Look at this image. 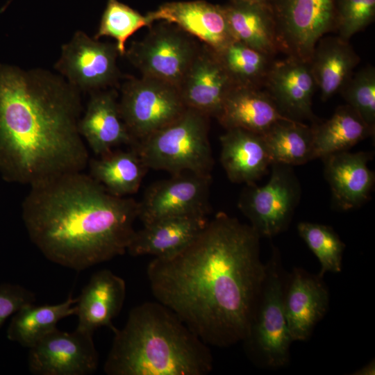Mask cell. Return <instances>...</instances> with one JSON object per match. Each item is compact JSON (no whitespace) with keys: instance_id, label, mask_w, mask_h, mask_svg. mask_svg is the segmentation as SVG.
<instances>
[{"instance_id":"cell-2","label":"cell","mask_w":375,"mask_h":375,"mask_svg":"<svg viewBox=\"0 0 375 375\" xmlns=\"http://www.w3.org/2000/svg\"><path fill=\"white\" fill-rule=\"evenodd\" d=\"M81 92L43 69L0 65V174L32 186L83 172L90 157L78 131Z\"/></svg>"},{"instance_id":"cell-37","label":"cell","mask_w":375,"mask_h":375,"mask_svg":"<svg viewBox=\"0 0 375 375\" xmlns=\"http://www.w3.org/2000/svg\"><path fill=\"white\" fill-rule=\"evenodd\" d=\"M229 1H245L267 3H269V0H229Z\"/></svg>"},{"instance_id":"cell-11","label":"cell","mask_w":375,"mask_h":375,"mask_svg":"<svg viewBox=\"0 0 375 375\" xmlns=\"http://www.w3.org/2000/svg\"><path fill=\"white\" fill-rule=\"evenodd\" d=\"M115 44L99 42L81 31L63 44L55 69L81 92L107 89L119 77Z\"/></svg>"},{"instance_id":"cell-5","label":"cell","mask_w":375,"mask_h":375,"mask_svg":"<svg viewBox=\"0 0 375 375\" xmlns=\"http://www.w3.org/2000/svg\"><path fill=\"white\" fill-rule=\"evenodd\" d=\"M209 118L186 108L176 120L131 147L148 169L171 174L192 172L211 176L213 158L208 140Z\"/></svg>"},{"instance_id":"cell-35","label":"cell","mask_w":375,"mask_h":375,"mask_svg":"<svg viewBox=\"0 0 375 375\" xmlns=\"http://www.w3.org/2000/svg\"><path fill=\"white\" fill-rule=\"evenodd\" d=\"M35 294L17 284L0 285V326L26 304L35 303Z\"/></svg>"},{"instance_id":"cell-32","label":"cell","mask_w":375,"mask_h":375,"mask_svg":"<svg viewBox=\"0 0 375 375\" xmlns=\"http://www.w3.org/2000/svg\"><path fill=\"white\" fill-rule=\"evenodd\" d=\"M297 230L320 263V277L326 272H341L345 244L331 226L302 222L298 224Z\"/></svg>"},{"instance_id":"cell-10","label":"cell","mask_w":375,"mask_h":375,"mask_svg":"<svg viewBox=\"0 0 375 375\" xmlns=\"http://www.w3.org/2000/svg\"><path fill=\"white\" fill-rule=\"evenodd\" d=\"M199 49L191 35L165 22L151 28L141 41L133 42L124 56L143 76L179 88Z\"/></svg>"},{"instance_id":"cell-38","label":"cell","mask_w":375,"mask_h":375,"mask_svg":"<svg viewBox=\"0 0 375 375\" xmlns=\"http://www.w3.org/2000/svg\"><path fill=\"white\" fill-rule=\"evenodd\" d=\"M12 1L13 0H8L6 3H5V5L1 7L0 10V12L5 11Z\"/></svg>"},{"instance_id":"cell-6","label":"cell","mask_w":375,"mask_h":375,"mask_svg":"<svg viewBox=\"0 0 375 375\" xmlns=\"http://www.w3.org/2000/svg\"><path fill=\"white\" fill-rule=\"evenodd\" d=\"M283 276L276 251L266 265L261 293L249 333L242 341L250 358L261 367L276 369L290 360L292 342L284 312Z\"/></svg>"},{"instance_id":"cell-36","label":"cell","mask_w":375,"mask_h":375,"mask_svg":"<svg viewBox=\"0 0 375 375\" xmlns=\"http://www.w3.org/2000/svg\"><path fill=\"white\" fill-rule=\"evenodd\" d=\"M356 372V374H374V362H370Z\"/></svg>"},{"instance_id":"cell-20","label":"cell","mask_w":375,"mask_h":375,"mask_svg":"<svg viewBox=\"0 0 375 375\" xmlns=\"http://www.w3.org/2000/svg\"><path fill=\"white\" fill-rule=\"evenodd\" d=\"M207 215H193L160 219L135 231L128 247L133 256L172 257L186 248L203 231Z\"/></svg>"},{"instance_id":"cell-1","label":"cell","mask_w":375,"mask_h":375,"mask_svg":"<svg viewBox=\"0 0 375 375\" xmlns=\"http://www.w3.org/2000/svg\"><path fill=\"white\" fill-rule=\"evenodd\" d=\"M260 238L250 225L218 212L183 251L149 263L153 297L208 346L242 342L265 276Z\"/></svg>"},{"instance_id":"cell-12","label":"cell","mask_w":375,"mask_h":375,"mask_svg":"<svg viewBox=\"0 0 375 375\" xmlns=\"http://www.w3.org/2000/svg\"><path fill=\"white\" fill-rule=\"evenodd\" d=\"M210 183L211 176L192 172L153 183L138 201V218L144 225L174 217L208 216Z\"/></svg>"},{"instance_id":"cell-21","label":"cell","mask_w":375,"mask_h":375,"mask_svg":"<svg viewBox=\"0 0 375 375\" xmlns=\"http://www.w3.org/2000/svg\"><path fill=\"white\" fill-rule=\"evenodd\" d=\"M126 292L122 278L106 269L96 272L77 297L76 329L93 334L106 326L112 331V320L123 307Z\"/></svg>"},{"instance_id":"cell-34","label":"cell","mask_w":375,"mask_h":375,"mask_svg":"<svg viewBox=\"0 0 375 375\" xmlns=\"http://www.w3.org/2000/svg\"><path fill=\"white\" fill-rule=\"evenodd\" d=\"M335 30L349 41L374 21L375 0H335Z\"/></svg>"},{"instance_id":"cell-27","label":"cell","mask_w":375,"mask_h":375,"mask_svg":"<svg viewBox=\"0 0 375 375\" xmlns=\"http://www.w3.org/2000/svg\"><path fill=\"white\" fill-rule=\"evenodd\" d=\"M311 127L315 159L349 151L375 131L347 104L338 107L331 118L313 123Z\"/></svg>"},{"instance_id":"cell-8","label":"cell","mask_w":375,"mask_h":375,"mask_svg":"<svg viewBox=\"0 0 375 375\" xmlns=\"http://www.w3.org/2000/svg\"><path fill=\"white\" fill-rule=\"evenodd\" d=\"M263 186L247 185L238 207L261 237H273L288 228L301 197V186L292 166L272 163Z\"/></svg>"},{"instance_id":"cell-4","label":"cell","mask_w":375,"mask_h":375,"mask_svg":"<svg viewBox=\"0 0 375 375\" xmlns=\"http://www.w3.org/2000/svg\"><path fill=\"white\" fill-rule=\"evenodd\" d=\"M103 365L108 375H206L212 369L209 346L171 310L144 302L115 328Z\"/></svg>"},{"instance_id":"cell-16","label":"cell","mask_w":375,"mask_h":375,"mask_svg":"<svg viewBox=\"0 0 375 375\" xmlns=\"http://www.w3.org/2000/svg\"><path fill=\"white\" fill-rule=\"evenodd\" d=\"M146 17L151 24L163 20L177 26L217 53L235 40L222 6L205 1L167 2Z\"/></svg>"},{"instance_id":"cell-19","label":"cell","mask_w":375,"mask_h":375,"mask_svg":"<svg viewBox=\"0 0 375 375\" xmlns=\"http://www.w3.org/2000/svg\"><path fill=\"white\" fill-rule=\"evenodd\" d=\"M372 158L370 152L349 151L322 158L333 202L340 210L355 209L369 198L375 180L374 173L368 167Z\"/></svg>"},{"instance_id":"cell-17","label":"cell","mask_w":375,"mask_h":375,"mask_svg":"<svg viewBox=\"0 0 375 375\" xmlns=\"http://www.w3.org/2000/svg\"><path fill=\"white\" fill-rule=\"evenodd\" d=\"M264 86L285 117L299 122H318L312 110L316 84L309 62L290 56L273 61Z\"/></svg>"},{"instance_id":"cell-3","label":"cell","mask_w":375,"mask_h":375,"mask_svg":"<svg viewBox=\"0 0 375 375\" xmlns=\"http://www.w3.org/2000/svg\"><path fill=\"white\" fill-rule=\"evenodd\" d=\"M22 216L47 259L82 271L127 251L138 201L111 194L83 172H71L30 186Z\"/></svg>"},{"instance_id":"cell-30","label":"cell","mask_w":375,"mask_h":375,"mask_svg":"<svg viewBox=\"0 0 375 375\" xmlns=\"http://www.w3.org/2000/svg\"><path fill=\"white\" fill-rule=\"evenodd\" d=\"M217 54L235 85L264 86L273 57L237 40Z\"/></svg>"},{"instance_id":"cell-31","label":"cell","mask_w":375,"mask_h":375,"mask_svg":"<svg viewBox=\"0 0 375 375\" xmlns=\"http://www.w3.org/2000/svg\"><path fill=\"white\" fill-rule=\"evenodd\" d=\"M151 24L147 17L118 0H108L94 38L111 37L119 56H124L128 39L140 28Z\"/></svg>"},{"instance_id":"cell-33","label":"cell","mask_w":375,"mask_h":375,"mask_svg":"<svg viewBox=\"0 0 375 375\" xmlns=\"http://www.w3.org/2000/svg\"><path fill=\"white\" fill-rule=\"evenodd\" d=\"M347 105L375 131V69L366 66L351 76L341 88Z\"/></svg>"},{"instance_id":"cell-7","label":"cell","mask_w":375,"mask_h":375,"mask_svg":"<svg viewBox=\"0 0 375 375\" xmlns=\"http://www.w3.org/2000/svg\"><path fill=\"white\" fill-rule=\"evenodd\" d=\"M118 103L122 120L136 142L172 123L186 109L177 86L143 76L124 83Z\"/></svg>"},{"instance_id":"cell-29","label":"cell","mask_w":375,"mask_h":375,"mask_svg":"<svg viewBox=\"0 0 375 375\" xmlns=\"http://www.w3.org/2000/svg\"><path fill=\"white\" fill-rule=\"evenodd\" d=\"M262 135L272 163L294 166L315 159L312 127L302 122L280 120Z\"/></svg>"},{"instance_id":"cell-28","label":"cell","mask_w":375,"mask_h":375,"mask_svg":"<svg viewBox=\"0 0 375 375\" xmlns=\"http://www.w3.org/2000/svg\"><path fill=\"white\" fill-rule=\"evenodd\" d=\"M76 302L77 297L73 298L70 294L57 304L24 305L12 315L7 330L8 339L31 348L56 328L60 320L76 315Z\"/></svg>"},{"instance_id":"cell-26","label":"cell","mask_w":375,"mask_h":375,"mask_svg":"<svg viewBox=\"0 0 375 375\" xmlns=\"http://www.w3.org/2000/svg\"><path fill=\"white\" fill-rule=\"evenodd\" d=\"M89 175L111 194L124 197L139 190L149 169L137 151L112 149L90 158Z\"/></svg>"},{"instance_id":"cell-25","label":"cell","mask_w":375,"mask_h":375,"mask_svg":"<svg viewBox=\"0 0 375 375\" xmlns=\"http://www.w3.org/2000/svg\"><path fill=\"white\" fill-rule=\"evenodd\" d=\"M359 61V56L349 41L338 36L319 40L309 63L323 101L340 92Z\"/></svg>"},{"instance_id":"cell-24","label":"cell","mask_w":375,"mask_h":375,"mask_svg":"<svg viewBox=\"0 0 375 375\" xmlns=\"http://www.w3.org/2000/svg\"><path fill=\"white\" fill-rule=\"evenodd\" d=\"M222 6L235 40L272 57L279 51L269 3L229 1Z\"/></svg>"},{"instance_id":"cell-23","label":"cell","mask_w":375,"mask_h":375,"mask_svg":"<svg viewBox=\"0 0 375 375\" xmlns=\"http://www.w3.org/2000/svg\"><path fill=\"white\" fill-rule=\"evenodd\" d=\"M217 119L226 129L240 128L261 135L277 122L292 119L280 112L267 91L240 85L230 90Z\"/></svg>"},{"instance_id":"cell-18","label":"cell","mask_w":375,"mask_h":375,"mask_svg":"<svg viewBox=\"0 0 375 375\" xmlns=\"http://www.w3.org/2000/svg\"><path fill=\"white\" fill-rule=\"evenodd\" d=\"M78 131L95 156L120 145L132 147L136 140L120 115L115 90L104 89L90 93L86 109L78 122Z\"/></svg>"},{"instance_id":"cell-13","label":"cell","mask_w":375,"mask_h":375,"mask_svg":"<svg viewBox=\"0 0 375 375\" xmlns=\"http://www.w3.org/2000/svg\"><path fill=\"white\" fill-rule=\"evenodd\" d=\"M92 333L57 328L29 349L30 372L38 375H88L99 366Z\"/></svg>"},{"instance_id":"cell-9","label":"cell","mask_w":375,"mask_h":375,"mask_svg":"<svg viewBox=\"0 0 375 375\" xmlns=\"http://www.w3.org/2000/svg\"><path fill=\"white\" fill-rule=\"evenodd\" d=\"M279 51L309 62L315 47L335 30V0H269Z\"/></svg>"},{"instance_id":"cell-22","label":"cell","mask_w":375,"mask_h":375,"mask_svg":"<svg viewBox=\"0 0 375 375\" xmlns=\"http://www.w3.org/2000/svg\"><path fill=\"white\" fill-rule=\"evenodd\" d=\"M219 140L220 162L233 183H255L272 163L261 134L232 128L226 129Z\"/></svg>"},{"instance_id":"cell-15","label":"cell","mask_w":375,"mask_h":375,"mask_svg":"<svg viewBox=\"0 0 375 375\" xmlns=\"http://www.w3.org/2000/svg\"><path fill=\"white\" fill-rule=\"evenodd\" d=\"M322 278L299 267L285 278L283 306L292 342L307 340L328 310L329 292Z\"/></svg>"},{"instance_id":"cell-14","label":"cell","mask_w":375,"mask_h":375,"mask_svg":"<svg viewBox=\"0 0 375 375\" xmlns=\"http://www.w3.org/2000/svg\"><path fill=\"white\" fill-rule=\"evenodd\" d=\"M234 85L218 54L204 45L199 47L178 88L186 108L217 118Z\"/></svg>"}]
</instances>
